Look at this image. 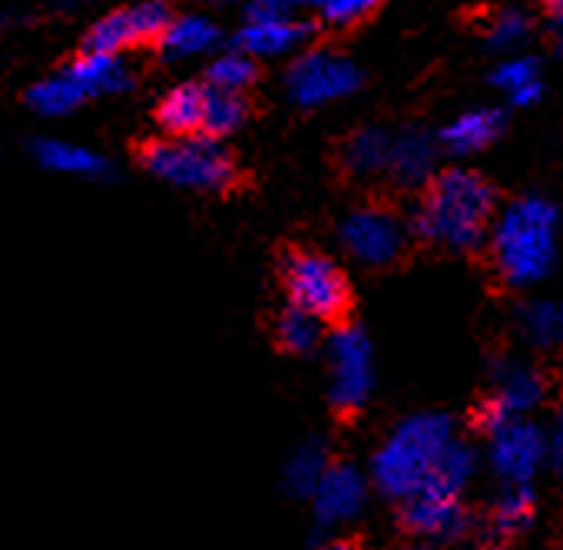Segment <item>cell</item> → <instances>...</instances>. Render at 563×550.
Segmentation results:
<instances>
[{"label": "cell", "mask_w": 563, "mask_h": 550, "mask_svg": "<svg viewBox=\"0 0 563 550\" xmlns=\"http://www.w3.org/2000/svg\"><path fill=\"white\" fill-rule=\"evenodd\" d=\"M206 94V84H179L159 100L156 120L166 130V136H202Z\"/></svg>", "instance_id": "cell-16"}, {"label": "cell", "mask_w": 563, "mask_h": 550, "mask_svg": "<svg viewBox=\"0 0 563 550\" xmlns=\"http://www.w3.org/2000/svg\"><path fill=\"white\" fill-rule=\"evenodd\" d=\"M329 451L322 448V441H306L299 444L289 461H286V471H282V481H286V491L292 497H312L316 484L322 481L325 468H329Z\"/></svg>", "instance_id": "cell-24"}, {"label": "cell", "mask_w": 563, "mask_h": 550, "mask_svg": "<svg viewBox=\"0 0 563 550\" xmlns=\"http://www.w3.org/2000/svg\"><path fill=\"white\" fill-rule=\"evenodd\" d=\"M401 550H428V547H424V543H405Z\"/></svg>", "instance_id": "cell-37"}, {"label": "cell", "mask_w": 563, "mask_h": 550, "mask_svg": "<svg viewBox=\"0 0 563 550\" xmlns=\"http://www.w3.org/2000/svg\"><path fill=\"white\" fill-rule=\"evenodd\" d=\"M474 471H477V454H474V448L464 444L461 438H454V441L444 448V454H441V461H438L434 477H431L428 487H431V491H441V494L461 497L464 487L471 484Z\"/></svg>", "instance_id": "cell-25"}, {"label": "cell", "mask_w": 563, "mask_h": 550, "mask_svg": "<svg viewBox=\"0 0 563 550\" xmlns=\"http://www.w3.org/2000/svg\"><path fill=\"white\" fill-rule=\"evenodd\" d=\"M378 4L382 0H329V4L322 8V18L335 28H349V24L365 21Z\"/></svg>", "instance_id": "cell-32"}, {"label": "cell", "mask_w": 563, "mask_h": 550, "mask_svg": "<svg viewBox=\"0 0 563 550\" xmlns=\"http://www.w3.org/2000/svg\"><path fill=\"white\" fill-rule=\"evenodd\" d=\"M401 520L418 540H431V543H451V540L464 537L467 524H471L461 497L441 494V491H431V487H424V491H418L415 497L405 501Z\"/></svg>", "instance_id": "cell-13"}, {"label": "cell", "mask_w": 563, "mask_h": 550, "mask_svg": "<svg viewBox=\"0 0 563 550\" xmlns=\"http://www.w3.org/2000/svg\"><path fill=\"white\" fill-rule=\"evenodd\" d=\"M454 425L448 415L421 411L395 425V431L372 454L368 481L391 501H408L424 491L434 477V468L444 448L454 441Z\"/></svg>", "instance_id": "cell-3"}, {"label": "cell", "mask_w": 563, "mask_h": 550, "mask_svg": "<svg viewBox=\"0 0 563 550\" xmlns=\"http://www.w3.org/2000/svg\"><path fill=\"white\" fill-rule=\"evenodd\" d=\"M87 100V94L80 90V84L64 70V74H54L47 80H41L34 90H31V107L47 113V117H60V113H70L74 107H80Z\"/></svg>", "instance_id": "cell-29"}, {"label": "cell", "mask_w": 563, "mask_h": 550, "mask_svg": "<svg viewBox=\"0 0 563 550\" xmlns=\"http://www.w3.org/2000/svg\"><path fill=\"white\" fill-rule=\"evenodd\" d=\"M143 166L183 189L196 193H229L239 183L235 160L209 136H163L140 150Z\"/></svg>", "instance_id": "cell-4"}, {"label": "cell", "mask_w": 563, "mask_h": 550, "mask_svg": "<svg viewBox=\"0 0 563 550\" xmlns=\"http://www.w3.org/2000/svg\"><path fill=\"white\" fill-rule=\"evenodd\" d=\"M388 156H391V133L385 130H358L349 143H345V169L352 176H378L388 169Z\"/></svg>", "instance_id": "cell-23"}, {"label": "cell", "mask_w": 563, "mask_h": 550, "mask_svg": "<svg viewBox=\"0 0 563 550\" xmlns=\"http://www.w3.org/2000/svg\"><path fill=\"white\" fill-rule=\"evenodd\" d=\"M490 550H500V547H490Z\"/></svg>", "instance_id": "cell-38"}, {"label": "cell", "mask_w": 563, "mask_h": 550, "mask_svg": "<svg viewBox=\"0 0 563 550\" xmlns=\"http://www.w3.org/2000/svg\"><path fill=\"white\" fill-rule=\"evenodd\" d=\"M530 34H533V18H530L523 8H517V4L500 8V11L487 21V44H490L494 51H500V54L520 51V47L530 41Z\"/></svg>", "instance_id": "cell-28"}, {"label": "cell", "mask_w": 563, "mask_h": 550, "mask_svg": "<svg viewBox=\"0 0 563 550\" xmlns=\"http://www.w3.org/2000/svg\"><path fill=\"white\" fill-rule=\"evenodd\" d=\"M219 41V31L206 18H176L159 37V51L169 61H183L192 54H206Z\"/></svg>", "instance_id": "cell-22"}, {"label": "cell", "mask_w": 563, "mask_h": 550, "mask_svg": "<svg viewBox=\"0 0 563 550\" xmlns=\"http://www.w3.org/2000/svg\"><path fill=\"white\" fill-rule=\"evenodd\" d=\"M547 461V431L530 418H507L487 428V464L510 484H530Z\"/></svg>", "instance_id": "cell-7"}, {"label": "cell", "mask_w": 563, "mask_h": 550, "mask_svg": "<svg viewBox=\"0 0 563 550\" xmlns=\"http://www.w3.org/2000/svg\"><path fill=\"white\" fill-rule=\"evenodd\" d=\"M543 398H547V382L533 365L517 359H500L494 365V388L481 405V428L487 431L497 421L527 418L543 405Z\"/></svg>", "instance_id": "cell-11"}, {"label": "cell", "mask_w": 563, "mask_h": 550, "mask_svg": "<svg viewBox=\"0 0 563 550\" xmlns=\"http://www.w3.org/2000/svg\"><path fill=\"white\" fill-rule=\"evenodd\" d=\"M547 458L553 461L556 471H563V418H556V425L547 438Z\"/></svg>", "instance_id": "cell-35"}, {"label": "cell", "mask_w": 563, "mask_h": 550, "mask_svg": "<svg viewBox=\"0 0 563 550\" xmlns=\"http://www.w3.org/2000/svg\"><path fill=\"white\" fill-rule=\"evenodd\" d=\"M289 18H296V0H252L249 4V24L289 21Z\"/></svg>", "instance_id": "cell-33"}, {"label": "cell", "mask_w": 563, "mask_h": 550, "mask_svg": "<svg viewBox=\"0 0 563 550\" xmlns=\"http://www.w3.org/2000/svg\"><path fill=\"white\" fill-rule=\"evenodd\" d=\"M67 74L80 84V90L87 97H97V94H120L130 87V70L126 64L120 61V54H90L84 51L70 67Z\"/></svg>", "instance_id": "cell-19"}, {"label": "cell", "mask_w": 563, "mask_h": 550, "mask_svg": "<svg viewBox=\"0 0 563 550\" xmlns=\"http://www.w3.org/2000/svg\"><path fill=\"white\" fill-rule=\"evenodd\" d=\"M339 239L362 265H391L408 245V222L388 206H362L342 219Z\"/></svg>", "instance_id": "cell-8"}, {"label": "cell", "mask_w": 563, "mask_h": 550, "mask_svg": "<svg viewBox=\"0 0 563 550\" xmlns=\"http://www.w3.org/2000/svg\"><path fill=\"white\" fill-rule=\"evenodd\" d=\"M540 4H543V18H547V34L563 51V0H540Z\"/></svg>", "instance_id": "cell-34"}, {"label": "cell", "mask_w": 563, "mask_h": 550, "mask_svg": "<svg viewBox=\"0 0 563 550\" xmlns=\"http://www.w3.org/2000/svg\"><path fill=\"white\" fill-rule=\"evenodd\" d=\"M289 94L299 107H322L339 97H349L362 87L358 67L332 51H312L299 57L289 70Z\"/></svg>", "instance_id": "cell-10"}, {"label": "cell", "mask_w": 563, "mask_h": 550, "mask_svg": "<svg viewBox=\"0 0 563 550\" xmlns=\"http://www.w3.org/2000/svg\"><path fill=\"white\" fill-rule=\"evenodd\" d=\"M375 388V355L362 329L342 326L329 336V402L342 415L365 408Z\"/></svg>", "instance_id": "cell-6"}, {"label": "cell", "mask_w": 563, "mask_h": 550, "mask_svg": "<svg viewBox=\"0 0 563 550\" xmlns=\"http://www.w3.org/2000/svg\"><path fill=\"white\" fill-rule=\"evenodd\" d=\"M490 262L510 289H533L556 268L560 209L537 193L507 202L487 232Z\"/></svg>", "instance_id": "cell-1"}, {"label": "cell", "mask_w": 563, "mask_h": 550, "mask_svg": "<svg viewBox=\"0 0 563 550\" xmlns=\"http://www.w3.org/2000/svg\"><path fill=\"white\" fill-rule=\"evenodd\" d=\"M319 550H358V547H355L352 540H342V537H335V540H325Z\"/></svg>", "instance_id": "cell-36"}, {"label": "cell", "mask_w": 563, "mask_h": 550, "mask_svg": "<svg viewBox=\"0 0 563 550\" xmlns=\"http://www.w3.org/2000/svg\"><path fill=\"white\" fill-rule=\"evenodd\" d=\"M504 130V117L500 110L494 107H474L461 117H454L441 136H438V146L451 156H471V153H481L487 150Z\"/></svg>", "instance_id": "cell-14"}, {"label": "cell", "mask_w": 563, "mask_h": 550, "mask_svg": "<svg viewBox=\"0 0 563 550\" xmlns=\"http://www.w3.org/2000/svg\"><path fill=\"white\" fill-rule=\"evenodd\" d=\"M34 153H37V160L47 169L67 173V176H87V179H93V176H103L110 169L100 153H93L87 146H77V143H64V140H41L34 146Z\"/></svg>", "instance_id": "cell-21"}, {"label": "cell", "mask_w": 563, "mask_h": 550, "mask_svg": "<svg viewBox=\"0 0 563 550\" xmlns=\"http://www.w3.org/2000/svg\"><path fill=\"white\" fill-rule=\"evenodd\" d=\"M312 28L289 18V21H262V24H245L242 34L235 37V51L249 57H272V54H289L309 41Z\"/></svg>", "instance_id": "cell-17"}, {"label": "cell", "mask_w": 563, "mask_h": 550, "mask_svg": "<svg viewBox=\"0 0 563 550\" xmlns=\"http://www.w3.org/2000/svg\"><path fill=\"white\" fill-rule=\"evenodd\" d=\"M322 326L325 322H319L316 316L289 306L286 312L278 316V322H275V336H278V345L286 349V352L309 355V352H316L322 345Z\"/></svg>", "instance_id": "cell-27"}, {"label": "cell", "mask_w": 563, "mask_h": 550, "mask_svg": "<svg viewBox=\"0 0 563 550\" xmlns=\"http://www.w3.org/2000/svg\"><path fill=\"white\" fill-rule=\"evenodd\" d=\"M533 520V491L530 484H510L494 504V527L500 534H517Z\"/></svg>", "instance_id": "cell-30"}, {"label": "cell", "mask_w": 563, "mask_h": 550, "mask_svg": "<svg viewBox=\"0 0 563 550\" xmlns=\"http://www.w3.org/2000/svg\"><path fill=\"white\" fill-rule=\"evenodd\" d=\"M206 120H202V136L219 140L229 136L232 130H239L249 117V100L245 94H225V90H212L206 87Z\"/></svg>", "instance_id": "cell-26"}, {"label": "cell", "mask_w": 563, "mask_h": 550, "mask_svg": "<svg viewBox=\"0 0 563 550\" xmlns=\"http://www.w3.org/2000/svg\"><path fill=\"white\" fill-rule=\"evenodd\" d=\"M434 160L438 143L421 130H408L401 136H391V156L385 173H391V179L401 186H428V179L434 176Z\"/></svg>", "instance_id": "cell-15"}, {"label": "cell", "mask_w": 563, "mask_h": 550, "mask_svg": "<svg viewBox=\"0 0 563 550\" xmlns=\"http://www.w3.org/2000/svg\"><path fill=\"white\" fill-rule=\"evenodd\" d=\"M255 84V61L242 51H229L209 64V84L212 90L225 94H245V87Z\"/></svg>", "instance_id": "cell-31"}, {"label": "cell", "mask_w": 563, "mask_h": 550, "mask_svg": "<svg viewBox=\"0 0 563 550\" xmlns=\"http://www.w3.org/2000/svg\"><path fill=\"white\" fill-rule=\"evenodd\" d=\"M497 216L494 186L474 169H444L428 179L415 209V232L448 252H474L487 242Z\"/></svg>", "instance_id": "cell-2"}, {"label": "cell", "mask_w": 563, "mask_h": 550, "mask_svg": "<svg viewBox=\"0 0 563 550\" xmlns=\"http://www.w3.org/2000/svg\"><path fill=\"white\" fill-rule=\"evenodd\" d=\"M517 329L533 349H563V302L533 299L517 309Z\"/></svg>", "instance_id": "cell-20"}, {"label": "cell", "mask_w": 563, "mask_h": 550, "mask_svg": "<svg viewBox=\"0 0 563 550\" xmlns=\"http://www.w3.org/2000/svg\"><path fill=\"white\" fill-rule=\"evenodd\" d=\"M490 84L514 103V107H533L543 97V74L540 61L530 54H510L504 64H497Z\"/></svg>", "instance_id": "cell-18"}, {"label": "cell", "mask_w": 563, "mask_h": 550, "mask_svg": "<svg viewBox=\"0 0 563 550\" xmlns=\"http://www.w3.org/2000/svg\"><path fill=\"white\" fill-rule=\"evenodd\" d=\"M368 487H372V481L365 477L362 468H355L349 461H332L309 497L316 520L322 527H342V524L355 520L368 504Z\"/></svg>", "instance_id": "cell-12"}, {"label": "cell", "mask_w": 563, "mask_h": 550, "mask_svg": "<svg viewBox=\"0 0 563 550\" xmlns=\"http://www.w3.org/2000/svg\"><path fill=\"white\" fill-rule=\"evenodd\" d=\"M282 286H286L292 309H302V312L316 316L319 322L339 319L352 299L349 279L339 268V262L322 252H312V249H299L286 258Z\"/></svg>", "instance_id": "cell-5"}, {"label": "cell", "mask_w": 563, "mask_h": 550, "mask_svg": "<svg viewBox=\"0 0 563 550\" xmlns=\"http://www.w3.org/2000/svg\"><path fill=\"white\" fill-rule=\"evenodd\" d=\"M173 14L159 0H143V4L120 8L93 24V31L84 41V51L90 54H123L130 47L159 44L163 31L169 28Z\"/></svg>", "instance_id": "cell-9"}]
</instances>
